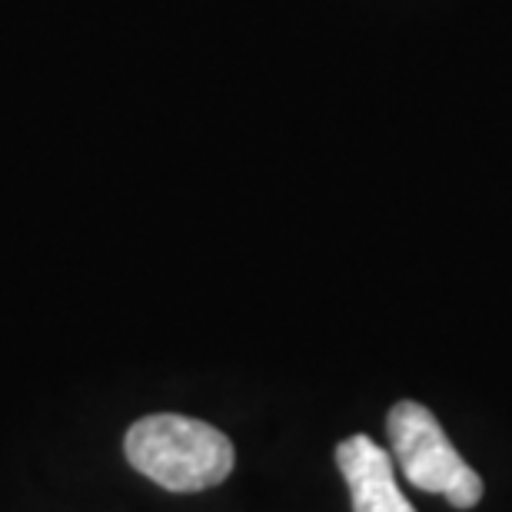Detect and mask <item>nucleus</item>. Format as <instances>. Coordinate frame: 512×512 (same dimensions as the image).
Here are the masks:
<instances>
[{"instance_id":"nucleus-1","label":"nucleus","mask_w":512,"mask_h":512,"mask_svg":"<svg viewBox=\"0 0 512 512\" xmlns=\"http://www.w3.org/2000/svg\"><path fill=\"white\" fill-rule=\"evenodd\" d=\"M130 466L170 493H200L233 473V443L217 426L190 416H147L127 429Z\"/></svg>"},{"instance_id":"nucleus-2","label":"nucleus","mask_w":512,"mask_h":512,"mask_svg":"<svg viewBox=\"0 0 512 512\" xmlns=\"http://www.w3.org/2000/svg\"><path fill=\"white\" fill-rule=\"evenodd\" d=\"M393 463L416 489L446 496L456 509H473L483 499V479L463 463L439 419L423 403L403 399L386 416Z\"/></svg>"},{"instance_id":"nucleus-3","label":"nucleus","mask_w":512,"mask_h":512,"mask_svg":"<svg viewBox=\"0 0 512 512\" xmlns=\"http://www.w3.org/2000/svg\"><path fill=\"white\" fill-rule=\"evenodd\" d=\"M336 466L350 486L353 512H416L396 483L393 453H386L370 436H350L336 446Z\"/></svg>"}]
</instances>
